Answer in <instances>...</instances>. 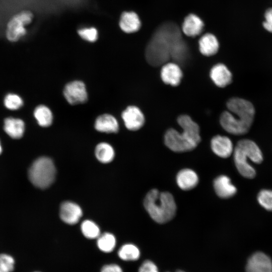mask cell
Here are the masks:
<instances>
[{"label": "cell", "instance_id": "obj_1", "mask_svg": "<svg viewBox=\"0 0 272 272\" xmlns=\"http://www.w3.org/2000/svg\"><path fill=\"white\" fill-rule=\"evenodd\" d=\"M188 48L178 26L172 22L161 25L156 30L146 49V58L154 66L173 60L183 63L188 56Z\"/></svg>", "mask_w": 272, "mask_h": 272}, {"label": "cell", "instance_id": "obj_2", "mask_svg": "<svg viewBox=\"0 0 272 272\" xmlns=\"http://www.w3.org/2000/svg\"><path fill=\"white\" fill-rule=\"evenodd\" d=\"M228 111L221 115L222 127L228 132L237 135H243L249 130L254 120L255 108L249 101L234 97L227 102Z\"/></svg>", "mask_w": 272, "mask_h": 272}, {"label": "cell", "instance_id": "obj_3", "mask_svg": "<svg viewBox=\"0 0 272 272\" xmlns=\"http://www.w3.org/2000/svg\"><path fill=\"white\" fill-rule=\"evenodd\" d=\"M177 122L182 131L180 132L173 128L167 130L164 136L165 145L175 152L194 149L201 141L198 125L185 114L180 115Z\"/></svg>", "mask_w": 272, "mask_h": 272}, {"label": "cell", "instance_id": "obj_4", "mask_svg": "<svg viewBox=\"0 0 272 272\" xmlns=\"http://www.w3.org/2000/svg\"><path fill=\"white\" fill-rule=\"evenodd\" d=\"M144 206L151 218L159 224L171 220L176 212V205L173 195L168 192H160L152 189L146 194Z\"/></svg>", "mask_w": 272, "mask_h": 272}, {"label": "cell", "instance_id": "obj_5", "mask_svg": "<svg viewBox=\"0 0 272 272\" xmlns=\"http://www.w3.org/2000/svg\"><path fill=\"white\" fill-rule=\"evenodd\" d=\"M56 169L52 160L46 157L37 159L32 163L28 171L30 182L36 187L44 189L54 182Z\"/></svg>", "mask_w": 272, "mask_h": 272}, {"label": "cell", "instance_id": "obj_6", "mask_svg": "<svg viewBox=\"0 0 272 272\" xmlns=\"http://www.w3.org/2000/svg\"><path fill=\"white\" fill-rule=\"evenodd\" d=\"M33 15L28 10L17 13L8 21L5 30L7 39L11 42H16L24 37L26 33V27L32 21Z\"/></svg>", "mask_w": 272, "mask_h": 272}, {"label": "cell", "instance_id": "obj_7", "mask_svg": "<svg viewBox=\"0 0 272 272\" xmlns=\"http://www.w3.org/2000/svg\"><path fill=\"white\" fill-rule=\"evenodd\" d=\"M63 93L67 102L71 105L84 103L88 100L86 86L81 81L67 83L64 88Z\"/></svg>", "mask_w": 272, "mask_h": 272}, {"label": "cell", "instance_id": "obj_8", "mask_svg": "<svg viewBox=\"0 0 272 272\" xmlns=\"http://www.w3.org/2000/svg\"><path fill=\"white\" fill-rule=\"evenodd\" d=\"M233 155L235 165L240 174L247 179L254 178L255 169L249 163L248 156L237 146L234 148Z\"/></svg>", "mask_w": 272, "mask_h": 272}, {"label": "cell", "instance_id": "obj_9", "mask_svg": "<svg viewBox=\"0 0 272 272\" xmlns=\"http://www.w3.org/2000/svg\"><path fill=\"white\" fill-rule=\"evenodd\" d=\"M246 272H272V260L266 254L256 252L248 259Z\"/></svg>", "mask_w": 272, "mask_h": 272}, {"label": "cell", "instance_id": "obj_10", "mask_svg": "<svg viewBox=\"0 0 272 272\" xmlns=\"http://www.w3.org/2000/svg\"><path fill=\"white\" fill-rule=\"evenodd\" d=\"M121 117L126 127L134 131L140 129L145 123V117L137 106H128L122 113Z\"/></svg>", "mask_w": 272, "mask_h": 272}, {"label": "cell", "instance_id": "obj_11", "mask_svg": "<svg viewBox=\"0 0 272 272\" xmlns=\"http://www.w3.org/2000/svg\"><path fill=\"white\" fill-rule=\"evenodd\" d=\"M82 211L77 203L71 201H65L60 207V217L63 222L74 225L77 223L82 216Z\"/></svg>", "mask_w": 272, "mask_h": 272}, {"label": "cell", "instance_id": "obj_12", "mask_svg": "<svg viewBox=\"0 0 272 272\" xmlns=\"http://www.w3.org/2000/svg\"><path fill=\"white\" fill-rule=\"evenodd\" d=\"M161 77L164 83L177 86L181 82L182 72L177 63L168 62L162 67Z\"/></svg>", "mask_w": 272, "mask_h": 272}, {"label": "cell", "instance_id": "obj_13", "mask_svg": "<svg viewBox=\"0 0 272 272\" xmlns=\"http://www.w3.org/2000/svg\"><path fill=\"white\" fill-rule=\"evenodd\" d=\"M213 152L218 156L227 158L233 153L234 147L231 140L226 136L217 135L211 142Z\"/></svg>", "mask_w": 272, "mask_h": 272}, {"label": "cell", "instance_id": "obj_14", "mask_svg": "<svg viewBox=\"0 0 272 272\" xmlns=\"http://www.w3.org/2000/svg\"><path fill=\"white\" fill-rule=\"evenodd\" d=\"M236 146L248 156L252 163L259 164L263 162V153L257 144L253 141L242 139L237 142Z\"/></svg>", "mask_w": 272, "mask_h": 272}, {"label": "cell", "instance_id": "obj_15", "mask_svg": "<svg viewBox=\"0 0 272 272\" xmlns=\"http://www.w3.org/2000/svg\"><path fill=\"white\" fill-rule=\"evenodd\" d=\"M215 191L218 196L222 198H229L233 197L237 193V188L226 175H220L214 181Z\"/></svg>", "mask_w": 272, "mask_h": 272}, {"label": "cell", "instance_id": "obj_16", "mask_svg": "<svg viewBox=\"0 0 272 272\" xmlns=\"http://www.w3.org/2000/svg\"><path fill=\"white\" fill-rule=\"evenodd\" d=\"M210 77L214 83L221 88L229 85L232 80L231 72L226 65L222 63L217 64L212 68Z\"/></svg>", "mask_w": 272, "mask_h": 272}, {"label": "cell", "instance_id": "obj_17", "mask_svg": "<svg viewBox=\"0 0 272 272\" xmlns=\"http://www.w3.org/2000/svg\"><path fill=\"white\" fill-rule=\"evenodd\" d=\"M176 182L180 189L189 190L197 185L198 177L193 170L190 169H183L177 173Z\"/></svg>", "mask_w": 272, "mask_h": 272}, {"label": "cell", "instance_id": "obj_18", "mask_svg": "<svg viewBox=\"0 0 272 272\" xmlns=\"http://www.w3.org/2000/svg\"><path fill=\"white\" fill-rule=\"evenodd\" d=\"M94 127L97 131L106 133H116L119 130L117 120L109 114L99 116L95 120Z\"/></svg>", "mask_w": 272, "mask_h": 272}, {"label": "cell", "instance_id": "obj_19", "mask_svg": "<svg viewBox=\"0 0 272 272\" xmlns=\"http://www.w3.org/2000/svg\"><path fill=\"white\" fill-rule=\"evenodd\" d=\"M25 129L23 120L12 117L6 118L4 120V129L11 138L18 139L22 138Z\"/></svg>", "mask_w": 272, "mask_h": 272}, {"label": "cell", "instance_id": "obj_20", "mask_svg": "<svg viewBox=\"0 0 272 272\" xmlns=\"http://www.w3.org/2000/svg\"><path fill=\"white\" fill-rule=\"evenodd\" d=\"M141 25L140 18L133 12H123L120 19L119 26L121 30L127 33L137 32Z\"/></svg>", "mask_w": 272, "mask_h": 272}, {"label": "cell", "instance_id": "obj_21", "mask_svg": "<svg viewBox=\"0 0 272 272\" xmlns=\"http://www.w3.org/2000/svg\"><path fill=\"white\" fill-rule=\"evenodd\" d=\"M203 26V22L198 16L190 14L184 19L182 31L188 36L195 37L201 33Z\"/></svg>", "mask_w": 272, "mask_h": 272}, {"label": "cell", "instance_id": "obj_22", "mask_svg": "<svg viewBox=\"0 0 272 272\" xmlns=\"http://www.w3.org/2000/svg\"><path fill=\"white\" fill-rule=\"evenodd\" d=\"M199 49L201 53L205 56H212L216 54L219 49V42L213 34L207 33L199 40Z\"/></svg>", "mask_w": 272, "mask_h": 272}, {"label": "cell", "instance_id": "obj_23", "mask_svg": "<svg viewBox=\"0 0 272 272\" xmlns=\"http://www.w3.org/2000/svg\"><path fill=\"white\" fill-rule=\"evenodd\" d=\"M38 124L42 127L49 126L53 121V114L51 110L44 105L37 106L33 112Z\"/></svg>", "mask_w": 272, "mask_h": 272}, {"label": "cell", "instance_id": "obj_24", "mask_svg": "<svg viewBox=\"0 0 272 272\" xmlns=\"http://www.w3.org/2000/svg\"><path fill=\"white\" fill-rule=\"evenodd\" d=\"M95 154L96 158L100 162L108 163L113 160L114 157V151L110 145L103 142L96 146Z\"/></svg>", "mask_w": 272, "mask_h": 272}, {"label": "cell", "instance_id": "obj_25", "mask_svg": "<svg viewBox=\"0 0 272 272\" xmlns=\"http://www.w3.org/2000/svg\"><path fill=\"white\" fill-rule=\"evenodd\" d=\"M117 254L119 258L123 261H135L139 259L141 252L137 246L127 243L119 249Z\"/></svg>", "mask_w": 272, "mask_h": 272}, {"label": "cell", "instance_id": "obj_26", "mask_svg": "<svg viewBox=\"0 0 272 272\" xmlns=\"http://www.w3.org/2000/svg\"><path fill=\"white\" fill-rule=\"evenodd\" d=\"M116 243L115 236L110 233H103L97 238V247L100 251L104 253L112 252L115 247Z\"/></svg>", "mask_w": 272, "mask_h": 272}, {"label": "cell", "instance_id": "obj_27", "mask_svg": "<svg viewBox=\"0 0 272 272\" xmlns=\"http://www.w3.org/2000/svg\"><path fill=\"white\" fill-rule=\"evenodd\" d=\"M257 202L265 210L272 212V189L263 188L257 193Z\"/></svg>", "mask_w": 272, "mask_h": 272}, {"label": "cell", "instance_id": "obj_28", "mask_svg": "<svg viewBox=\"0 0 272 272\" xmlns=\"http://www.w3.org/2000/svg\"><path fill=\"white\" fill-rule=\"evenodd\" d=\"M81 231L84 236L90 239L97 238L100 235V229L93 222L85 220L81 226Z\"/></svg>", "mask_w": 272, "mask_h": 272}, {"label": "cell", "instance_id": "obj_29", "mask_svg": "<svg viewBox=\"0 0 272 272\" xmlns=\"http://www.w3.org/2000/svg\"><path fill=\"white\" fill-rule=\"evenodd\" d=\"M4 103L7 109L14 110L20 108L24 103L20 96L14 93H9L5 96Z\"/></svg>", "mask_w": 272, "mask_h": 272}, {"label": "cell", "instance_id": "obj_30", "mask_svg": "<svg viewBox=\"0 0 272 272\" xmlns=\"http://www.w3.org/2000/svg\"><path fill=\"white\" fill-rule=\"evenodd\" d=\"M15 260L7 254H0V272H12L14 269Z\"/></svg>", "mask_w": 272, "mask_h": 272}, {"label": "cell", "instance_id": "obj_31", "mask_svg": "<svg viewBox=\"0 0 272 272\" xmlns=\"http://www.w3.org/2000/svg\"><path fill=\"white\" fill-rule=\"evenodd\" d=\"M80 36L88 42H94L98 38V32L94 27H84L78 31Z\"/></svg>", "mask_w": 272, "mask_h": 272}, {"label": "cell", "instance_id": "obj_32", "mask_svg": "<svg viewBox=\"0 0 272 272\" xmlns=\"http://www.w3.org/2000/svg\"><path fill=\"white\" fill-rule=\"evenodd\" d=\"M138 272H159L155 263L150 260L144 261L140 266Z\"/></svg>", "mask_w": 272, "mask_h": 272}, {"label": "cell", "instance_id": "obj_33", "mask_svg": "<svg viewBox=\"0 0 272 272\" xmlns=\"http://www.w3.org/2000/svg\"><path fill=\"white\" fill-rule=\"evenodd\" d=\"M265 21L263 27L268 32L272 33V8L266 10L264 14Z\"/></svg>", "mask_w": 272, "mask_h": 272}, {"label": "cell", "instance_id": "obj_34", "mask_svg": "<svg viewBox=\"0 0 272 272\" xmlns=\"http://www.w3.org/2000/svg\"><path fill=\"white\" fill-rule=\"evenodd\" d=\"M100 272H123L122 268L118 264L111 263L104 265Z\"/></svg>", "mask_w": 272, "mask_h": 272}, {"label": "cell", "instance_id": "obj_35", "mask_svg": "<svg viewBox=\"0 0 272 272\" xmlns=\"http://www.w3.org/2000/svg\"><path fill=\"white\" fill-rule=\"evenodd\" d=\"M2 152V146L0 142V154H1Z\"/></svg>", "mask_w": 272, "mask_h": 272}, {"label": "cell", "instance_id": "obj_36", "mask_svg": "<svg viewBox=\"0 0 272 272\" xmlns=\"http://www.w3.org/2000/svg\"><path fill=\"white\" fill-rule=\"evenodd\" d=\"M176 272H185V271L181 270H178Z\"/></svg>", "mask_w": 272, "mask_h": 272}, {"label": "cell", "instance_id": "obj_37", "mask_svg": "<svg viewBox=\"0 0 272 272\" xmlns=\"http://www.w3.org/2000/svg\"><path fill=\"white\" fill-rule=\"evenodd\" d=\"M34 272H40V271H34Z\"/></svg>", "mask_w": 272, "mask_h": 272}]
</instances>
